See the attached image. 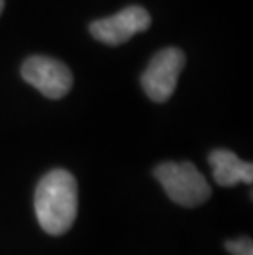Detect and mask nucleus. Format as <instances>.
<instances>
[{
  "label": "nucleus",
  "mask_w": 253,
  "mask_h": 255,
  "mask_svg": "<svg viewBox=\"0 0 253 255\" xmlns=\"http://www.w3.org/2000/svg\"><path fill=\"white\" fill-rule=\"evenodd\" d=\"M35 214L41 229L63 236L78 218V181L63 168L48 171L35 189Z\"/></svg>",
  "instance_id": "obj_1"
},
{
  "label": "nucleus",
  "mask_w": 253,
  "mask_h": 255,
  "mask_svg": "<svg viewBox=\"0 0 253 255\" xmlns=\"http://www.w3.org/2000/svg\"><path fill=\"white\" fill-rule=\"evenodd\" d=\"M153 175L168 198L184 208H197L212 194L206 176L191 161H166L155 168Z\"/></svg>",
  "instance_id": "obj_2"
},
{
  "label": "nucleus",
  "mask_w": 253,
  "mask_h": 255,
  "mask_svg": "<svg viewBox=\"0 0 253 255\" xmlns=\"http://www.w3.org/2000/svg\"><path fill=\"white\" fill-rule=\"evenodd\" d=\"M186 56L179 48H165L150 59L140 83L153 102H166L173 96L177 79L184 69Z\"/></svg>",
  "instance_id": "obj_3"
},
{
  "label": "nucleus",
  "mask_w": 253,
  "mask_h": 255,
  "mask_svg": "<svg viewBox=\"0 0 253 255\" xmlns=\"http://www.w3.org/2000/svg\"><path fill=\"white\" fill-rule=\"evenodd\" d=\"M21 78L50 99H61L73 88V73L50 56H30L21 64Z\"/></svg>",
  "instance_id": "obj_4"
},
{
  "label": "nucleus",
  "mask_w": 253,
  "mask_h": 255,
  "mask_svg": "<svg viewBox=\"0 0 253 255\" xmlns=\"http://www.w3.org/2000/svg\"><path fill=\"white\" fill-rule=\"evenodd\" d=\"M150 25L152 17L147 10L140 5H130L112 17L92 21L89 30L97 41L117 46L128 41L133 35L148 30Z\"/></svg>",
  "instance_id": "obj_5"
},
{
  "label": "nucleus",
  "mask_w": 253,
  "mask_h": 255,
  "mask_svg": "<svg viewBox=\"0 0 253 255\" xmlns=\"http://www.w3.org/2000/svg\"><path fill=\"white\" fill-rule=\"evenodd\" d=\"M209 163L212 166L214 181L219 186L230 188L239 183L252 184L253 165L250 161H242L234 151L217 148L209 153Z\"/></svg>",
  "instance_id": "obj_6"
},
{
  "label": "nucleus",
  "mask_w": 253,
  "mask_h": 255,
  "mask_svg": "<svg viewBox=\"0 0 253 255\" xmlns=\"http://www.w3.org/2000/svg\"><path fill=\"white\" fill-rule=\"evenodd\" d=\"M225 249L232 255H253V242L250 237L232 239L225 242Z\"/></svg>",
  "instance_id": "obj_7"
},
{
  "label": "nucleus",
  "mask_w": 253,
  "mask_h": 255,
  "mask_svg": "<svg viewBox=\"0 0 253 255\" xmlns=\"http://www.w3.org/2000/svg\"><path fill=\"white\" fill-rule=\"evenodd\" d=\"M3 7H5V0H0V15L3 12Z\"/></svg>",
  "instance_id": "obj_8"
}]
</instances>
